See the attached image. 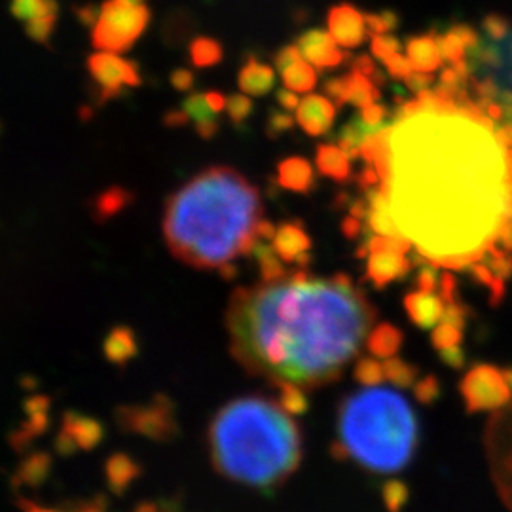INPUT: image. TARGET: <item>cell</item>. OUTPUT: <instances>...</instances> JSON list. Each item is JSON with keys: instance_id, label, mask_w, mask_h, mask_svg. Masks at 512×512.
Segmentation results:
<instances>
[{"instance_id": "obj_46", "label": "cell", "mask_w": 512, "mask_h": 512, "mask_svg": "<svg viewBox=\"0 0 512 512\" xmlns=\"http://www.w3.org/2000/svg\"><path fill=\"white\" fill-rule=\"evenodd\" d=\"M65 512H107L109 511V501L103 495H95L88 501H78L73 505H67Z\"/></svg>"}, {"instance_id": "obj_32", "label": "cell", "mask_w": 512, "mask_h": 512, "mask_svg": "<svg viewBox=\"0 0 512 512\" xmlns=\"http://www.w3.org/2000/svg\"><path fill=\"white\" fill-rule=\"evenodd\" d=\"M251 255L255 256L256 262H258V268H260L264 283L277 281V279H283V277L289 275L285 266H283V260L275 253L272 245H268L264 241L262 243L256 241L255 249H253Z\"/></svg>"}, {"instance_id": "obj_63", "label": "cell", "mask_w": 512, "mask_h": 512, "mask_svg": "<svg viewBox=\"0 0 512 512\" xmlns=\"http://www.w3.org/2000/svg\"><path fill=\"white\" fill-rule=\"evenodd\" d=\"M124 2H129V4H143V0H124Z\"/></svg>"}, {"instance_id": "obj_7", "label": "cell", "mask_w": 512, "mask_h": 512, "mask_svg": "<svg viewBox=\"0 0 512 512\" xmlns=\"http://www.w3.org/2000/svg\"><path fill=\"white\" fill-rule=\"evenodd\" d=\"M114 420L122 431L156 442H171L179 437L175 404L165 395H156L148 404L118 406Z\"/></svg>"}, {"instance_id": "obj_13", "label": "cell", "mask_w": 512, "mask_h": 512, "mask_svg": "<svg viewBox=\"0 0 512 512\" xmlns=\"http://www.w3.org/2000/svg\"><path fill=\"white\" fill-rule=\"evenodd\" d=\"M296 46L300 54L306 57V61L321 71L338 69L349 57L348 50H340L342 46H338L329 31L323 29L306 31L296 40Z\"/></svg>"}, {"instance_id": "obj_44", "label": "cell", "mask_w": 512, "mask_h": 512, "mask_svg": "<svg viewBox=\"0 0 512 512\" xmlns=\"http://www.w3.org/2000/svg\"><path fill=\"white\" fill-rule=\"evenodd\" d=\"M268 135L275 139L287 131L294 128V118L289 112H281V110H272L268 114Z\"/></svg>"}, {"instance_id": "obj_16", "label": "cell", "mask_w": 512, "mask_h": 512, "mask_svg": "<svg viewBox=\"0 0 512 512\" xmlns=\"http://www.w3.org/2000/svg\"><path fill=\"white\" fill-rule=\"evenodd\" d=\"M336 118V105L327 95H306L298 109H296V122L308 135L321 137L329 133Z\"/></svg>"}, {"instance_id": "obj_33", "label": "cell", "mask_w": 512, "mask_h": 512, "mask_svg": "<svg viewBox=\"0 0 512 512\" xmlns=\"http://www.w3.org/2000/svg\"><path fill=\"white\" fill-rule=\"evenodd\" d=\"M190 59L196 67L207 69L222 61V46L215 38L200 37L190 44Z\"/></svg>"}, {"instance_id": "obj_34", "label": "cell", "mask_w": 512, "mask_h": 512, "mask_svg": "<svg viewBox=\"0 0 512 512\" xmlns=\"http://www.w3.org/2000/svg\"><path fill=\"white\" fill-rule=\"evenodd\" d=\"M384 372L385 380H389L391 384H395L397 387H410L416 382V376H418V368L406 363L403 359H399V357L385 359Z\"/></svg>"}, {"instance_id": "obj_59", "label": "cell", "mask_w": 512, "mask_h": 512, "mask_svg": "<svg viewBox=\"0 0 512 512\" xmlns=\"http://www.w3.org/2000/svg\"><path fill=\"white\" fill-rule=\"evenodd\" d=\"M19 507H21V511L23 512H65V511H57V509H50V507H42V505H38L35 501H31V499H25V497H21L18 501Z\"/></svg>"}, {"instance_id": "obj_12", "label": "cell", "mask_w": 512, "mask_h": 512, "mask_svg": "<svg viewBox=\"0 0 512 512\" xmlns=\"http://www.w3.org/2000/svg\"><path fill=\"white\" fill-rule=\"evenodd\" d=\"M12 16L25 25V33L38 44H48L54 35L59 6L55 0H12Z\"/></svg>"}, {"instance_id": "obj_50", "label": "cell", "mask_w": 512, "mask_h": 512, "mask_svg": "<svg viewBox=\"0 0 512 512\" xmlns=\"http://www.w3.org/2000/svg\"><path fill=\"white\" fill-rule=\"evenodd\" d=\"M440 296L446 304H452V302H458L456 300V291H458V281L456 277L450 274V272H444L440 275L439 279Z\"/></svg>"}, {"instance_id": "obj_5", "label": "cell", "mask_w": 512, "mask_h": 512, "mask_svg": "<svg viewBox=\"0 0 512 512\" xmlns=\"http://www.w3.org/2000/svg\"><path fill=\"white\" fill-rule=\"evenodd\" d=\"M420 437L412 404L401 393L366 385L338 410V448L370 473H399L410 463Z\"/></svg>"}, {"instance_id": "obj_30", "label": "cell", "mask_w": 512, "mask_h": 512, "mask_svg": "<svg viewBox=\"0 0 512 512\" xmlns=\"http://www.w3.org/2000/svg\"><path fill=\"white\" fill-rule=\"evenodd\" d=\"M133 202V194L124 186H110L93 200V219L105 222L114 215L122 213L129 203Z\"/></svg>"}, {"instance_id": "obj_31", "label": "cell", "mask_w": 512, "mask_h": 512, "mask_svg": "<svg viewBox=\"0 0 512 512\" xmlns=\"http://www.w3.org/2000/svg\"><path fill=\"white\" fill-rule=\"evenodd\" d=\"M351 82H349V105L357 107L359 110L366 109L372 103H378L382 97L380 86L372 82L365 74L351 71Z\"/></svg>"}, {"instance_id": "obj_62", "label": "cell", "mask_w": 512, "mask_h": 512, "mask_svg": "<svg viewBox=\"0 0 512 512\" xmlns=\"http://www.w3.org/2000/svg\"><path fill=\"white\" fill-rule=\"evenodd\" d=\"M503 372H505V378H507V382H509V385L512 387V368H505Z\"/></svg>"}, {"instance_id": "obj_61", "label": "cell", "mask_w": 512, "mask_h": 512, "mask_svg": "<svg viewBox=\"0 0 512 512\" xmlns=\"http://www.w3.org/2000/svg\"><path fill=\"white\" fill-rule=\"evenodd\" d=\"M495 131H497L499 139L512 150V122H503V124L495 126Z\"/></svg>"}, {"instance_id": "obj_20", "label": "cell", "mask_w": 512, "mask_h": 512, "mask_svg": "<svg viewBox=\"0 0 512 512\" xmlns=\"http://www.w3.org/2000/svg\"><path fill=\"white\" fill-rule=\"evenodd\" d=\"M238 86L249 97H264L275 88V71L251 55L239 71Z\"/></svg>"}, {"instance_id": "obj_56", "label": "cell", "mask_w": 512, "mask_h": 512, "mask_svg": "<svg viewBox=\"0 0 512 512\" xmlns=\"http://www.w3.org/2000/svg\"><path fill=\"white\" fill-rule=\"evenodd\" d=\"M342 232H344V236H346V238H359V236H361V232H363L361 219H357V217H351V215H349L348 219L342 222Z\"/></svg>"}, {"instance_id": "obj_1", "label": "cell", "mask_w": 512, "mask_h": 512, "mask_svg": "<svg viewBox=\"0 0 512 512\" xmlns=\"http://www.w3.org/2000/svg\"><path fill=\"white\" fill-rule=\"evenodd\" d=\"M361 160L378 169L399 236L437 268L467 270L512 220V150L469 99L418 93Z\"/></svg>"}, {"instance_id": "obj_54", "label": "cell", "mask_w": 512, "mask_h": 512, "mask_svg": "<svg viewBox=\"0 0 512 512\" xmlns=\"http://www.w3.org/2000/svg\"><path fill=\"white\" fill-rule=\"evenodd\" d=\"M181 507L171 503V501H152V503H143L139 505L135 512H179Z\"/></svg>"}, {"instance_id": "obj_9", "label": "cell", "mask_w": 512, "mask_h": 512, "mask_svg": "<svg viewBox=\"0 0 512 512\" xmlns=\"http://www.w3.org/2000/svg\"><path fill=\"white\" fill-rule=\"evenodd\" d=\"M459 393L469 412H495L512 401L505 372L494 365H475L461 380Z\"/></svg>"}, {"instance_id": "obj_25", "label": "cell", "mask_w": 512, "mask_h": 512, "mask_svg": "<svg viewBox=\"0 0 512 512\" xmlns=\"http://www.w3.org/2000/svg\"><path fill=\"white\" fill-rule=\"evenodd\" d=\"M317 171L336 183H346L351 177V158L348 152L338 145L323 143L317 147L315 156Z\"/></svg>"}, {"instance_id": "obj_10", "label": "cell", "mask_w": 512, "mask_h": 512, "mask_svg": "<svg viewBox=\"0 0 512 512\" xmlns=\"http://www.w3.org/2000/svg\"><path fill=\"white\" fill-rule=\"evenodd\" d=\"M88 73L97 86V95L101 103H107L110 99L122 95L124 88H137L143 82L141 71L133 61L109 52L90 55Z\"/></svg>"}, {"instance_id": "obj_11", "label": "cell", "mask_w": 512, "mask_h": 512, "mask_svg": "<svg viewBox=\"0 0 512 512\" xmlns=\"http://www.w3.org/2000/svg\"><path fill=\"white\" fill-rule=\"evenodd\" d=\"M105 439V425L97 418L80 414V412H65L61 420V429L55 439V450L63 458H71L76 452H88L97 448Z\"/></svg>"}, {"instance_id": "obj_17", "label": "cell", "mask_w": 512, "mask_h": 512, "mask_svg": "<svg viewBox=\"0 0 512 512\" xmlns=\"http://www.w3.org/2000/svg\"><path fill=\"white\" fill-rule=\"evenodd\" d=\"M404 310L416 327L433 330L444 317L446 302L442 300L440 294L414 291V293L406 294Z\"/></svg>"}, {"instance_id": "obj_21", "label": "cell", "mask_w": 512, "mask_h": 512, "mask_svg": "<svg viewBox=\"0 0 512 512\" xmlns=\"http://www.w3.org/2000/svg\"><path fill=\"white\" fill-rule=\"evenodd\" d=\"M27 408V421L25 425L19 429L16 435L10 437V442L16 450H25L29 446V442L37 439L38 435H42L46 431V427L50 425V401L46 397H33L29 403L25 404Z\"/></svg>"}, {"instance_id": "obj_2", "label": "cell", "mask_w": 512, "mask_h": 512, "mask_svg": "<svg viewBox=\"0 0 512 512\" xmlns=\"http://www.w3.org/2000/svg\"><path fill=\"white\" fill-rule=\"evenodd\" d=\"M376 310L348 275L315 279L300 270L239 287L230 296V351L249 374L275 387L336 382L366 346Z\"/></svg>"}, {"instance_id": "obj_49", "label": "cell", "mask_w": 512, "mask_h": 512, "mask_svg": "<svg viewBox=\"0 0 512 512\" xmlns=\"http://www.w3.org/2000/svg\"><path fill=\"white\" fill-rule=\"evenodd\" d=\"M416 397L421 403H431L439 397V382L435 376H429L416 384Z\"/></svg>"}, {"instance_id": "obj_43", "label": "cell", "mask_w": 512, "mask_h": 512, "mask_svg": "<svg viewBox=\"0 0 512 512\" xmlns=\"http://www.w3.org/2000/svg\"><path fill=\"white\" fill-rule=\"evenodd\" d=\"M385 71L395 80H406L410 74L414 73V67L408 59V55L395 54L384 61Z\"/></svg>"}, {"instance_id": "obj_6", "label": "cell", "mask_w": 512, "mask_h": 512, "mask_svg": "<svg viewBox=\"0 0 512 512\" xmlns=\"http://www.w3.org/2000/svg\"><path fill=\"white\" fill-rule=\"evenodd\" d=\"M150 18L152 14L145 4H129L124 0L103 2L93 23V48L109 54L128 52L147 31Z\"/></svg>"}, {"instance_id": "obj_8", "label": "cell", "mask_w": 512, "mask_h": 512, "mask_svg": "<svg viewBox=\"0 0 512 512\" xmlns=\"http://www.w3.org/2000/svg\"><path fill=\"white\" fill-rule=\"evenodd\" d=\"M484 448L495 490L512 512V401L495 410L488 421Z\"/></svg>"}, {"instance_id": "obj_14", "label": "cell", "mask_w": 512, "mask_h": 512, "mask_svg": "<svg viewBox=\"0 0 512 512\" xmlns=\"http://www.w3.org/2000/svg\"><path fill=\"white\" fill-rule=\"evenodd\" d=\"M329 33L344 50L359 48L366 40L368 25L366 14H361L351 4H338L329 12Z\"/></svg>"}, {"instance_id": "obj_52", "label": "cell", "mask_w": 512, "mask_h": 512, "mask_svg": "<svg viewBox=\"0 0 512 512\" xmlns=\"http://www.w3.org/2000/svg\"><path fill=\"white\" fill-rule=\"evenodd\" d=\"M171 84L179 92H188L194 86V74L186 71V69H179V71L171 74Z\"/></svg>"}, {"instance_id": "obj_48", "label": "cell", "mask_w": 512, "mask_h": 512, "mask_svg": "<svg viewBox=\"0 0 512 512\" xmlns=\"http://www.w3.org/2000/svg\"><path fill=\"white\" fill-rule=\"evenodd\" d=\"M433 82H435L433 74L418 73V71H414V73L410 74V76H408V78L404 80V84L408 86V90L414 93V95H418V93L427 92V90H431Z\"/></svg>"}, {"instance_id": "obj_24", "label": "cell", "mask_w": 512, "mask_h": 512, "mask_svg": "<svg viewBox=\"0 0 512 512\" xmlns=\"http://www.w3.org/2000/svg\"><path fill=\"white\" fill-rule=\"evenodd\" d=\"M103 353L112 365H128L129 361L139 353V342L135 332L126 325L114 327L103 342Z\"/></svg>"}, {"instance_id": "obj_41", "label": "cell", "mask_w": 512, "mask_h": 512, "mask_svg": "<svg viewBox=\"0 0 512 512\" xmlns=\"http://www.w3.org/2000/svg\"><path fill=\"white\" fill-rule=\"evenodd\" d=\"M349 82L351 74H344L338 78H330L325 82V95L336 107H344L349 101Z\"/></svg>"}, {"instance_id": "obj_37", "label": "cell", "mask_w": 512, "mask_h": 512, "mask_svg": "<svg viewBox=\"0 0 512 512\" xmlns=\"http://www.w3.org/2000/svg\"><path fill=\"white\" fill-rule=\"evenodd\" d=\"M461 342H463V329H458L444 321H440L431 334V344L437 351L456 348V346H461Z\"/></svg>"}, {"instance_id": "obj_29", "label": "cell", "mask_w": 512, "mask_h": 512, "mask_svg": "<svg viewBox=\"0 0 512 512\" xmlns=\"http://www.w3.org/2000/svg\"><path fill=\"white\" fill-rule=\"evenodd\" d=\"M403 346V332L391 323H380L376 329L370 330L366 338V349L372 357L391 359L399 353Z\"/></svg>"}, {"instance_id": "obj_45", "label": "cell", "mask_w": 512, "mask_h": 512, "mask_svg": "<svg viewBox=\"0 0 512 512\" xmlns=\"http://www.w3.org/2000/svg\"><path fill=\"white\" fill-rule=\"evenodd\" d=\"M385 116H387V110L378 103H372L366 109L361 110V118L366 126L378 129V131H384L391 124V122H385Z\"/></svg>"}, {"instance_id": "obj_26", "label": "cell", "mask_w": 512, "mask_h": 512, "mask_svg": "<svg viewBox=\"0 0 512 512\" xmlns=\"http://www.w3.org/2000/svg\"><path fill=\"white\" fill-rule=\"evenodd\" d=\"M183 110L186 112V116L190 120H194L196 124V131L198 135L205 139V141H211L217 131H219V120H217V112H213L207 99H205V93H192L184 99Z\"/></svg>"}, {"instance_id": "obj_36", "label": "cell", "mask_w": 512, "mask_h": 512, "mask_svg": "<svg viewBox=\"0 0 512 512\" xmlns=\"http://www.w3.org/2000/svg\"><path fill=\"white\" fill-rule=\"evenodd\" d=\"M353 376H355V380H357L359 384H382L385 380L384 365H382L376 357H365V359H361V361L355 365Z\"/></svg>"}, {"instance_id": "obj_57", "label": "cell", "mask_w": 512, "mask_h": 512, "mask_svg": "<svg viewBox=\"0 0 512 512\" xmlns=\"http://www.w3.org/2000/svg\"><path fill=\"white\" fill-rule=\"evenodd\" d=\"M205 99H207V103H209V107L213 112H222V110H226V103H228V99L222 95L220 92H207L205 93Z\"/></svg>"}, {"instance_id": "obj_23", "label": "cell", "mask_w": 512, "mask_h": 512, "mask_svg": "<svg viewBox=\"0 0 512 512\" xmlns=\"http://www.w3.org/2000/svg\"><path fill=\"white\" fill-rule=\"evenodd\" d=\"M277 183L285 190L298 194H310L315 188V173L306 158L293 156L277 165Z\"/></svg>"}, {"instance_id": "obj_15", "label": "cell", "mask_w": 512, "mask_h": 512, "mask_svg": "<svg viewBox=\"0 0 512 512\" xmlns=\"http://www.w3.org/2000/svg\"><path fill=\"white\" fill-rule=\"evenodd\" d=\"M275 67L287 90L294 93H310L317 86V73L313 65L300 54L298 46H285L275 55Z\"/></svg>"}, {"instance_id": "obj_19", "label": "cell", "mask_w": 512, "mask_h": 512, "mask_svg": "<svg viewBox=\"0 0 512 512\" xmlns=\"http://www.w3.org/2000/svg\"><path fill=\"white\" fill-rule=\"evenodd\" d=\"M480 35L476 33L471 25L458 23L448 27L444 33H440L439 40L440 54L442 59L448 63H458L467 59V54L471 48H475Z\"/></svg>"}, {"instance_id": "obj_60", "label": "cell", "mask_w": 512, "mask_h": 512, "mask_svg": "<svg viewBox=\"0 0 512 512\" xmlns=\"http://www.w3.org/2000/svg\"><path fill=\"white\" fill-rule=\"evenodd\" d=\"M275 232H277V226L270 220L262 219L258 222V238L274 239Z\"/></svg>"}, {"instance_id": "obj_27", "label": "cell", "mask_w": 512, "mask_h": 512, "mask_svg": "<svg viewBox=\"0 0 512 512\" xmlns=\"http://www.w3.org/2000/svg\"><path fill=\"white\" fill-rule=\"evenodd\" d=\"M141 476V465L128 454H114L105 463V478L109 484L110 492L122 495L135 478Z\"/></svg>"}, {"instance_id": "obj_18", "label": "cell", "mask_w": 512, "mask_h": 512, "mask_svg": "<svg viewBox=\"0 0 512 512\" xmlns=\"http://www.w3.org/2000/svg\"><path fill=\"white\" fill-rule=\"evenodd\" d=\"M272 247L283 262H296V258L310 253L311 239L300 222H285L277 226Z\"/></svg>"}, {"instance_id": "obj_39", "label": "cell", "mask_w": 512, "mask_h": 512, "mask_svg": "<svg viewBox=\"0 0 512 512\" xmlns=\"http://www.w3.org/2000/svg\"><path fill=\"white\" fill-rule=\"evenodd\" d=\"M370 50L372 55L376 59H380L384 63L385 59H389L391 55L401 54L403 46H401V40L393 35H376L372 37V44H370Z\"/></svg>"}, {"instance_id": "obj_35", "label": "cell", "mask_w": 512, "mask_h": 512, "mask_svg": "<svg viewBox=\"0 0 512 512\" xmlns=\"http://www.w3.org/2000/svg\"><path fill=\"white\" fill-rule=\"evenodd\" d=\"M277 389H279L277 403L281 404L291 416L304 414L308 410V399H306L304 389L291 384L277 385Z\"/></svg>"}, {"instance_id": "obj_51", "label": "cell", "mask_w": 512, "mask_h": 512, "mask_svg": "<svg viewBox=\"0 0 512 512\" xmlns=\"http://www.w3.org/2000/svg\"><path fill=\"white\" fill-rule=\"evenodd\" d=\"M440 359L446 363V365L450 366V368H463L465 366V361H467V357H465V351L461 349V346H456V348L450 349H442L439 351Z\"/></svg>"}, {"instance_id": "obj_55", "label": "cell", "mask_w": 512, "mask_h": 512, "mask_svg": "<svg viewBox=\"0 0 512 512\" xmlns=\"http://www.w3.org/2000/svg\"><path fill=\"white\" fill-rule=\"evenodd\" d=\"M277 103H279V107L283 110H287V112H291V110H294L296 112V109H298V105H300V99H298V95L296 93L291 92V90H279L277 92Z\"/></svg>"}, {"instance_id": "obj_58", "label": "cell", "mask_w": 512, "mask_h": 512, "mask_svg": "<svg viewBox=\"0 0 512 512\" xmlns=\"http://www.w3.org/2000/svg\"><path fill=\"white\" fill-rule=\"evenodd\" d=\"M188 120H190V118L186 116V112H184L183 109L171 110V112L165 116V124H167V126H171V128H179V126H184Z\"/></svg>"}, {"instance_id": "obj_40", "label": "cell", "mask_w": 512, "mask_h": 512, "mask_svg": "<svg viewBox=\"0 0 512 512\" xmlns=\"http://www.w3.org/2000/svg\"><path fill=\"white\" fill-rule=\"evenodd\" d=\"M366 25H368V33L372 37L387 35V33L395 31V27L399 25V18L387 10L378 12V14H366Z\"/></svg>"}, {"instance_id": "obj_38", "label": "cell", "mask_w": 512, "mask_h": 512, "mask_svg": "<svg viewBox=\"0 0 512 512\" xmlns=\"http://www.w3.org/2000/svg\"><path fill=\"white\" fill-rule=\"evenodd\" d=\"M253 109H255V105H253L251 97L245 95V93H238V95L228 97L226 110H228L230 120H232L236 126L243 124V122L253 114Z\"/></svg>"}, {"instance_id": "obj_3", "label": "cell", "mask_w": 512, "mask_h": 512, "mask_svg": "<svg viewBox=\"0 0 512 512\" xmlns=\"http://www.w3.org/2000/svg\"><path fill=\"white\" fill-rule=\"evenodd\" d=\"M260 220L255 184L228 165H213L171 194L162 228L177 260L198 270H220L253 253Z\"/></svg>"}, {"instance_id": "obj_47", "label": "cell", "mask_w": 512, "mask_h": 512, "mask_svg": "<svg viewBox=\"0 0 512 512\" xmlns=\"http://www.w3.org/2000/svg\"><path fill=\"white\" fill-rule=\"evenodd\" d=\"M467 315H469V310L465 306H459L458 302H452V304H446L442 321L450 323V325H454L458 329H465Z\"/></svg>"}, {"instance_id": "obj_42", "label": "cell", "mask_w": 512, "mask_h": 512, "mask_svg": "<svg viewBox=\"0 0 512 512\" xmlns=\"http://www.w3.org/2000/svg\"><path fill=\"white\" fill-rule=\"evenodd\" d=\"M439 279L437 266L431 264V262H423L418 274H416V291L435 293V289L439 287Z\"/></svg>"}, {"instance_id": "obj_4", "label": "cell", "mask_w": 512, "mask_h": 512, "mask_svg": "<svg viewBox=\"0 0 512 512\" xmlns=\"http://www.w3.org/2000/svg\"><path fill=\"white\" fill-rule=\"evenodd\" d=\"M207 442L220 475L262 492L279 488L302 461V435L291 414L255 395L224 404L209 423Z\"/></svg>"}, {"instance_id": "obj_28", "label": "cell", "mask_w": 512, "mask_h": 512, "mask_svg": "<svg viewBox=\"0 0 512 512\" xmlns=\"http://www.w3.org/2000/svg\"><path fill=\"white\" fill-rule=\"evenodd\" d=\"M52 471V456L46 452H37L19 463L18 471L14 476L16 488H40Z\"/></svg>"}, {"instance_id": "obj_22", "label": "cell", "mask_w": 512, "mask_h": 512, "mask_svg": "<svg viewBox=\"0 0 512 512\" xmlns=\"http://www.w3.org/2000/svg\"><path fill=\"white\" fill-rule=\"evenodd\" d=\"M404 52L408 55L414 71L418 73H435L442 65L439 40L435 35H420L406 40Z\"/></svg>"}, {"instance_id": "obj_53", "label": "cell", "mask_w": 512, "mask_h": 512, "mask_svg": "<svg viewBox=\"0 0 512 512\" xmlns=\"http://www.w3.org/2000/svg\"><path fill=\"white\" fill-rule=\"evenodd\" d=\"M353 69L351 71H357V73L365 74L368 78H372L374 73L378 71V67H376V63H374V59L372 57H368V55H359L357 59H353Z\"/></svg>"}]
</instances>
